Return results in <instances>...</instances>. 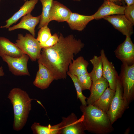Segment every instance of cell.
<instances>
[{"label":"cell","instance_id":"3","mask_svg":"<svg viewBox=\"0 0 134 134\" xmlns=\"http://www.w3.org/2000/svg\"><path fill=\"white\" fill-rule=\"evenodd\" d=\"M8 98L13 108V129L16 131H19L23 129L27 122L33 99L30 98L26 91L17 88L11 90Z\"/></svg>","mask_w":134,"mask_h":134},{"label":"cell","instance_id":"14","mask_svg":"<svg viewBox=\"0 0 134 134\" xmlns=\"http://www.w3.org/2000/svg\"><path fill=\"white\" fill-rule=\"evenodd\" d=\"M72 13L71 11L64 5L57 1L53 0L50 12L49 21L66 22Z\"/></svg>","mask_w":134,"mask_h":134},{"label":"cell","instance_id":"16","mask_svg":"<svg viewBox=\"0 0 134 134\" xmlns=\"http://www.w3.org/2000/svg\"><path fill=\"white\" fill-rule=\"evenodd\" d=\"M108 87L109 84L108 81L102 76L92 82L90 89V94L87 99V105H93Z\"/></svg>","mask_w":134,"mask_h":134},{"label":"cell","instance_id":"8","mask_svg":"<svg viewBox=\"0 0 134 134\" xmlns=\"http://www.w3.org/2000/svg\"><path fill=\"white\" fill-rule=\"evenodd\" d=\"M114 51L116 57L122 63L129 65L134 64V44L131 37L126 36Z\"/></svg>","mask_w":134,"mask_h":134},{"label":"cell","instance_id":"10","mask_svg":"<svg viewBox=\"0 0 134 134\" xmlns=\"http://www.w3.org/2000/svg\"><path fill=\"white\" fill-rule=\"evenodd\" d=\"M102 18L110 23L116 29L126 36L131 37L134 33V25L124 14H119L107 16Z\"/></svg>","mask_w":134,"mask_h":134},{"label":"cell","instance_id":"17","mask_svg":"<svg viewBox=\"0 0 134 134\" xmlns=\"http://www.w3.org/2000/svg\"><path fill=\"white\" fill-rule=\"evenodd\" d=\"M94 19L93 15H85L72 12L66 22L71 29L82 31L88 24Z\"/></svg>","mask_w":134,"mask_h":134},{"label":"cell","instance_id":"21","mask_svg":"<svg viewBox=\"0 0 134 134\" xmlns=\"http://www.w3.org/2000/svg\"><path fill=\"white\" fill-rule=\"evenodd\" d=\"M89 64L88 62L83 57H79L73 60L69 66L68 71L76 76L85 74L88 73L87 68Z\"/></svg>","mask_w":134,"mask_h":134},{"label":"cell","instance_id":"11","mask_svg":"<svg viewBox=\"0 0 134 134\" xmlns=\"http://www.w3.org/2000/svg\"><path fill=\"white\" fill-rule=\"evenodd\" d=\"M100 53L103 64L102 76L108 81L109 87L115 91L119 75L113 64L108 60L103 49L100 50Z\"/></svg>","mask_w":134,"mask_h":134},{"label":"cell","instance_id":"13","mask_svg":"<svg viewBox=\"0 0 134 134\" xmlns=\"http://www.w3.org/2000/svg\"><path fill=\"white\" fill-rule=\"evenodd\" d=\"M38 63V70L33 84L37 88L44 90L49 86L54 79L51 72L46 67L41 63Z\"/></svg>","mask_w":134,"mask_h":134},{"label":"cell","instance_id":"27","mask_svg":"<svg viewBox=\"0 0 134 134\" xmlns=\"http://www.w3.org/2000/svg\"><path fill=\"white\" fill-rule=\"evenodd\" d=\"M48 25H46L40 28L38 33L37 39L41 45L44 43L52 35Z\"/></svg>","mask_w":134,"mask_h":134},{"label":"cell","instance_id":"9","mask_svg":"<svg viewBox=\"0 0 134 134\" xmlns=\"http://www.w3.org/2000/svg\"><path fill=\"white\" fill-rule=\"evenodd\" d=\"M61 134H84V128L82 117L78 119L75 115L71 113L67 117H62Z\"/></svg>","mask_w":134,"mask_h":134},{"label":"cell","instance_id":"29","mask_svg":"<svg viewBox=\"0 0 134 134\" xmlns=\"http://www.w3.org/2000/svg\"><path fill=\"white\" fill-rule=\"evenodd\" d=\"M59 37L57 33L52 35L49 39L44 43L40 45L41 48L49 47L54 45L58 41Z\"/></svg>","mask_w":134,"mask_h":134},{"label":"cell","instance_id":"7","mask_svg":"<svg viewBox=\"0 0 134 134\" xmlns=\"http://www.w3.org/2000/svg\"><path fill=\"white\" fill-rule=\"evenodd\" d=\"M7 64L10 71L16 76H30L28 68L29 57L25 54L19 57L14 58L4 55L1 57Z\"/></svg>","mask_w":134,"mask_h":134},{"label":"cell","instance_id":"20","mask_svg":"<svg viewBox=\"0 0 134 134\" xmlns=\"http://www.w3.org/2000/svg\"><path fill=\"white\" fill-rule=\"evenodd\" d=\"M115 93V91L107 87L93 105L106 113L109 109Z\"/></svg>","mask_w":134,"mask_h":134},{"label":"cell","instance_id":"28","mask_svg":"<svg viewBox=\"0 0 134 134\" xmlns=\"http://www.w3.org/2000/svg\"><path fill=\"white\" fill-rule=\"evenodd\" d=\"M124 15L134 25V4L125 7Z\"/></svg>","mask_w":134,"mask_h":134},{"label":"cell","instance_id":"24","mask_svg":"<svg viewBox=\"0 0 134 134\" xmlns=\"http://www.w3.org/2000/svg\"><path fill=\"white\" fill-rule=\"evenodd\" d=\"M42 5V11L40 15L39 24L38 28L40 29L46 25H48L50 22L49 14L53 0H38Z\"/></svg>","mask_w":134,"mask_h":134},{"label":"cell","instance_id":"25","mask_svg":"<svg viewBox=\"0 0 134 134\" xmlns=\"http://www.w3.org/2000/svg\"><path fill=\"white\" fill-rule=\"evenodd\" d=\"M67 74L69 76L73 83L76 92L77 99H79L82 105H87V102L86 100L87 98L82 94V90L78 83L77 76L70 74L68 71Z\"/></svg>","mask_w":134,"mask_h":134},{"label":"cell","instance_id":"4","mask_svg":"<svg viewBox=\"0 0 134 134\" xmlns=\"http://www.w3.org/2000/svg\"><path fill=\"white\" fill-rule=\"evenodd\" d=\"M129 105L124 96L122 83L118 75L115 94L106 113L112 125L121 117L125 111L128 108Z\"/></svg>","mask_w":134,"mask_h":134},{"label":"cell","instance_id":"26","mask_svg":"<svg viewBox=\"0 0 134 134\" xmlns=\"http://www.w3.org/2000/svg\"><path fill=\"white\" fill-rule=\"evenodd\" d=\"M76 76L78 83L82 90H90L92 81L89 73Z\"/></svg>","mask_w":134,"mask_h":134},{"label":"cell","instance_id":"6","mask_svg":"<svg viewBox=\"0 0 134 134\" xmlns=\"http://www.w3.org/2000/svg\"><path fill=\"white\" fill-rule=\"evenodd\" d=\"M119 76L124 96L129 104L134 98V64L129 65L122 63Z\"/></svg>","mask_w":134,"mask_h":134},{"label":"cell","instance_id":"5","mask_svg":"<svg viewBox=\"0 0 134 134\" xmlns=\"http://www.w3.org/2000/svg\"><path fill=\"white\" fill-rule=\"evenodd\" d=\"M15 44L29 56L32 61H35L39 58L42 48L37 38L30 34L27 33L25 36L18 34Z\"/></svg>","mask_w":134,"mask_h":134},{"label":"cell","instance_id":"12","mask_svg":"<svg viewBox=\"0 0 134 134\" xmlns=\"http://www.w3.org/2000/svg\"><path fill=\"white\" fill-rule=\"evenodd\" d=\"M125 8V7L118 5L115 3L104 0L97 11L93 14L94 19L98 20L107 16L124 14Z\"/></svg>","mask_w":134,"mask_h":134},{"label":"cell","instance_id":"31","mask_svg":"<svg viewBox=\"0 0 134 134\" xmlns=\"http://www.w3.org/2000/svg\"><path fill=\"white\" fill-rule=\"evenodd\" d=\"M4 75V73L3 71V67L2 66L0 67V77L3 76Z\"/></svg>","mask_w":134,"mask_h":134},{"label":"cell","instance_id":"22","mask_svg":"<svg viewBox=\"0 0 134 134\" xmlns=\"http://www.w3.org/2000/svg\"><path fill=\"white\" fill-rule=\"evenodd\" d=\"M62 124L61 122L56 125L44 126L40 125L39 123L35 122L31 128L34 134H61Z\"/></svg>","mask_w":134,"mask_h":134},{"label":"cell","instance_id":"15","mask_svg":"<svg viewBox=\"0 0 134 134\" xmlns=\"http://www.w3.org/2000/svg\"><path fill=\"white\" fill-rule=\"evenodd\" d=\"M40 15L34 17L31 13L23 17L19 23L8 28L9 31H11L18 29H23L28 31L32 35L35 37V28L39 23Z\"/></svg>","mask_w":134,"mask_h":134},{"label":"cell","instance_id":"33","mask_svg":"<svg viewBox=\"0 0 134 134\" xmlns=\"http://www.w3.org/2000/svg\"><path fill=\"white\" fill-rule=\"evenodd\" d=\"M73 1H80L81 0H72Z\"/></svg>","mask_w":134,"mask_h":134},{"label":"cell","instance_id":"2","mask_svg":"<svg viewBox=\"0 0 134 134\" xmlns=\"http://www.w3.org/2000/svg\"><path fill=\"white\" fill-rule=\"evenodd\" d=\"M81 105L82 122L85 130L96 134H108L114 129L106 113L93 105Z\"/></svg>","mask_w":134,"mask_h":134},{"label":"cell","instance_id":"30","mask_svg":"<svg viewBox=\"0 0 134 134\" xmlns=\"http://www.w3.org/2000/svg\"><path fill=\"white\" fill-rule=\"evenodd\" d=\"M127 5L129 6L134 4V0H124Z\"/></svg>","mask_w":134,"mask_h":134},{"label":"cell","instance_id":"18","mask_svg":"<svg viewBox=\"0 0 134 134\" xmlns=\"http://www.w3.org/2000/svg\"><path fill=\"white\" fill-rule=\"evenodd\" d=\"M25 53L15 43L8 39L0 36V56L7 55L12 57H19Z\"/></svg>","mask_w":134,"mask_h":134},{"label":"cell","instance_id":"34","mask_svg":"<svg viewBox=\"0 0 134 134\" xmlns=\"http://www.w3.org/2000/svg\"><path fill=\"white\" fill-rule=\"evenodd\" d=\"M27 0H24V1H26Z\"/></svg>","mask_w":134,"mask_h":134},{"label":"cell","instance_id":"19","mask_svg":"<svg viewBox=\"0 0 134 134\" xmlns=\"http://www.w3.org/2000/svg\"><path fill=\"white\" fill-rule=\"evenodd\" d=\"M38 0H28L25 1L19 10L5 21L6 24L0 27L1 28H8L12 24L15 23L21 17L31 13L34 9Z\"/></svg>","mask_w":134,"mask_h":134},{"label":"cell","instance_id":"32","mask_svg":"<svg viewBox=\"0 0 134 134\" xmlns=\"http://www.w3.org/2000/svg\"><path fill=\"white\" fill-rule=\"evenodd\" d=\"M105 1H107L112 2L114 3L118 2H121L122 0H104Z\"/></svg>","mask_w":134,"mask_h":134},{"label":"cell","instance_id":"1","mask_svg":"<svg viewBox=\"0 0 134 134\" xmlns=\"http://www.w3.org/2000/svg\"><path fill=\"white\" fill-rule=\"evenodd\" d=\"M80 39L75 38L72 34L64 37L60 33L58 42L50 47L42 48L38 63L46 67L54 80L66 78L68 67L74 55L84 47Z\"/></svg>","mask_w":134,"mask_h":134},{"label":"cell","instance_id":"23","mask_svg":"<svg viewBox=\"0 0 134 134\" xmlns=\"http://www.w3.org/2000/svg\"><path fill=\"white\" fill-rule=\"evenodd\" d=\"M93 66V69L89 73L92 81L94 82L102 76L103 64L100 56L94 55L90 60Z\"/></svg>","mask_w":134,"mask_h":134},{"label":"cell","instance_id":"35","mask_svg":"<svg viewBox=\"0 0 134 134\" xmlns=\"http://www.w3.org/2000/svg\"></svg>","mask_w":134,"mask_h":134}]
</instances>
